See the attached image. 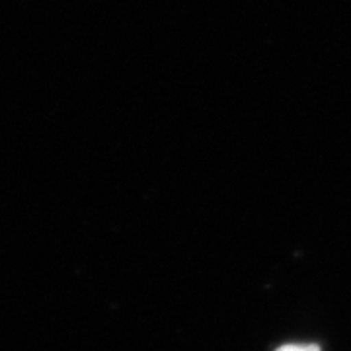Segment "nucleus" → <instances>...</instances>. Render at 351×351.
<instances>
[{
  "mask_svg": "<svg viewBox=\"0 0 351 351\" xmlns=\"http://www.w3.org/2000/svg\"><path fill=\"white\" fill-rule=\"evenodd\" d=\"M277 351H320V348L314 343H287V346H281Z\"/></svg>",
  "mask_w": 351,
  "mask_h": 351,
  "instance_id": "f257e3e1",
  "label": "nucleus"
}]
</instances>
